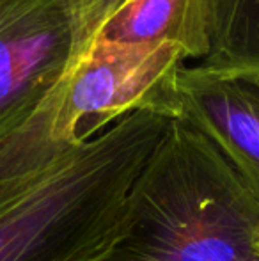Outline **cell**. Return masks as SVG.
<instances>
[{"mask_svg": "<svg viewBox=\"0 0 259 261\" xmlns=\"http://www.w3.org/2000/svg\"><path fill=\"white\" fill-rule=\"evenodd\" d=\"M170 117L133 112L0 197V261H107Z\"/></svg>", "mask_w": 259, "mask_h": 261, "instance_id": "cell-1", "label": "cell"}, {"mask_svg": "<svg viewBox=\"0 0 259 261\" xmlns=\"http://www.w3.org/2000/svg\"><path fill=\"white\" fill-rule=\"evenodd\" d=\"M107 261H259V201L178 117L131 185L125 233Z\"/></svg>", "mask_w": 259, "mask_h": 261, "instance_id": "cell-2", "label": "cell"}, {"mask_svg": "<svg viewBox=\"0 0 259 261\" xmlns=\"http://www.w3.org/2000/svg\"><path fill=\"white\" fill-rule=\"evenodd\" d=\"M172 43L96 38L71 57L32 116L0 142V197L133 112L178 119V76L187 64Z\"/></svg>", "mask_w": 259, "mask_h": 261, "instance_id": "cell-3", "label": "cell"}, {"mask_svg": "<svg viewBox=\"0 0 259 261\" xmlns=\"http://www.w3.org/2000/svg\"><path fill=\"white\" fill-rule=\"evenodd\" d=\"M71 50L63 0H0V142L32 116Z\"/></svg>", "mask_w": 259, "mask_h": 261, "instance_id": "cell-4", "label": "cell"}, {"mask_svg": "<svg viewBox=\"0 0 259 261\" xmlns=\"http://www.w3.org/2000/svg\"><path fill=\"white\" fill-rule=\"evenodd\" d=\"M178 117L220 149L259 201V69L185 64Z\"/></svg>", "mask_w": 259, "mask_h": 261, "instance_id": "cell-5", "label": "cell"}, {"mask_svg": "<svg viewBox=\"0 0 259 261\" xmlns=\"http://www.w3.org/2000/svg\"><path fill=\"white\" fill-rule=\"evenodd\" d=\"M98 38L133 45L172 43L187 61L210 55L206 0H125L103 23Z\"/></svg>", "mask_w": 259, "mask_h": 261, "instance_id": "cell-6", "label": "cell"}, {"mask_svg": "<svg viewBox=\"0 0 259 261\" xmlns=\"http://www.w3.org/2000/svg\"><path fill=\"white\" fill-rule=\"evenodd\" d=\"M206 2L210 55L203 64L231 69H259V0Z\"/></svg>", "mask_w": 259, "mask_h": 261, "instance_id": "cell-7", "label": "cell"}, {"mask_svg": "<svg viewBox=\"0 0 259 261\" xmlns=\"http://www.w3.org/2000/svg\"><path fill=\"white\" fill-rule=\"evenodd\" d=\"M123 2L125 0H63L73 31L71 57H76L93 45L103 23Z\"/></svg>", "mask_w": 259, "mask_h": 261, "instance_id": "cell-8", "label": "cell"}]
</instances>
